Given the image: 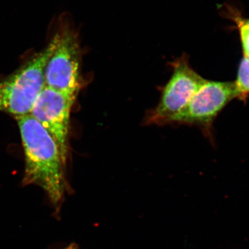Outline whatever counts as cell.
I'll return each instance as SVG.
<instances>
[{"instance_id": "obj_8", "label": "cell", "mask_w": 249, "mask_h": 249, "mask_svg": "<svg viewBox=\"0 0 249 249\" xmlns=\"http://www.w3.org/2000/svg\"><path fill=\"white\" fill-rule=\"evenodd\" d=\"M239 24V29L242 47H243L245 58L249 59V19L243 21L237 20Z\"/></svg>"}, {"instance_id": "obj_7", "label": "cell", "mask_w": 249, "mask_h": 249, "mask_svg": "<svg viewBox=\"0 0 249 249\" xmlns=\"http://www.w3.org/2000/svg\"><path fill=\"white\" fill-rule=\"evenodd\" d=\"M235 85L237 98L245 99L249 94V59H242Z\"/></svg>"}, {"instance_id": "obj_5", "label": "cell", "mask_w": 249, "mask_h": 249, "mask_svg": "<svg viewBox=\"0 0 249 249\" xmlns=\"http://www.w3.org/2000/svg\"><path fill=\"white\" fill-rule=\"evenodd\" d=\"M76 98L45 86L36 99L29 114L53 137L66 163L70 114Z\"/></svg>"}, {"instance_id": "obj_1", "label": "cell", "mask_w": 249, "mask_h": 249, "mask_svg": "<svg viewBox=\"0 0 249 249\" xmlns=\"http://www.w3.org/2000/svg\"><path fill=\"white\" fill-rule=\"evenodd\" d=\"M25 167L23 183L40 187L54 205L62 200L66 189L65 168L58 144L30 114L16 118Z\"/></svg>"}, {"instance_id": "obj_6", "label": "cell", "mask_w": 249, "mask_h": 249, "mask_svg": "<svg viewBox=\"0 0 249 249\" xmlns=\"http://www.w3.org/2000/svg\"><path fill=\"white\" fill-rule=\"evenodd\" d=\"M237 98L235 83L205 80L186 107L171 124H193L209 130L224 107Z\"/></svg>"}, {"instance_id": "obj_4", "label": "cell", "mask_w": 249, "mask_h": 249, "mask_svg": "<svg viewBox=\"0 0 249 249\" xmlns=\"http://www.w3.org/2000/svg\"><path fill=\"white\" fill-rule=\"evenodd\" d=\"M58 34V43L45 67V86L76 97L81 88L78 34L68 24L62 26Z\"/></svg>"}, {"instance_id": "obj_9", "label": "cell", "mask_w": 249, "mask_h": 249, "mask_svg": "<svg viewBox=\"0 0 249 249\" xmlns=\"http://www.w3.org/2000/svg\"><path fill=\"white\" fill-rule=\"evenodd\" d=\"M65 249H78V247H77L76 245H71L70 246H69V247H67V248H66Z\"/></svg>"}, {"instance_id": "obj_3", "label": "cell", "mask_w": 249, "mask_h": 249, "mask_svg": "<svg viewBox=\"0 0 249 249\" xmlns=\"http://www.w3.org/2000/svg\"><path fill=\"white\" fill-rule=\"evenodd\" d=\"M171 66L172 76L162 89L157 107L147 114L145 124L162 125L171 124L206 80L192 68L186 54L172 62Z\"/></svg>"}, {"instance_id": "obj_2", "label": "cell", "mask_w": 249, "mask_h": 249, "mask_svg": "<svg viewBox=\"0 0 249 249\" xmlns=\"http://www.w3.org/2000/svg\"><path fill=\"white\" fill-rule=\"evenodd\" d=\"M58 40L55 34L43 50L36 53L12 74L0 81V111L16 118L30 114L45 87L46 65Z\"/></svg>"}]
</instances>
